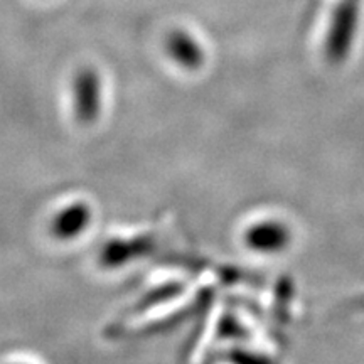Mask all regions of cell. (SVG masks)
Returning <instances> with one entry per match:
<instances>
[{
  "label": "cell",
  "instance_id": "2",
  "mask_svg": "<svg viewBox=\"0 0 364 364\" xmlns=\"http://www.w3.org/2000/svg\"><path fill=\"white\" fill-rule=\"evenodd\" d=\"M102 107V83L97 71L85 70L75 80V112L83 124H91Z\"/></svg>",
  "mask_w": 364,
  "mask_h": 364
},
{
  "label": "cell",
  "instance_id": "1",
  "mask_svg": "<svg viewBox=\"0 0 364 364\" xmlns=\"http://www.w3.org/2000/svg\"><path fill=\"white\" fill-rule=\"evenodd\" d=\"M359 7L356 0H341L332 11L326 38V54L331 61L339 63L348 56L358 31Z\"/></svg>",
  "mask_w": 364,
  "mask_h": 364
},
{
  "label": "cell",
  "instance_id": "5",
  "mask_svg": "<svg viewBox=\"0 0 364 364\" xmlns=\"http://www.w3.org/2000/svg\"><path fill=\"white\" fill-rule=\"evenodd\" d=\"M167 49L171 56L186 68H198L203 61L201 48L186 33H172L167 39Z\"/></svg>",
  "mask_w": 364,
  "mask_h": 364
},
{
  "label": "cell",
  "instance_id": "3",
  "mask_svg": "<svg viewBox=\"0 0 364 364\" xmlns=\"http://www.w3.org/2000/svg\"><path fill=\"white\" fill-rule=\"evenodd\" d=\"M245 241L255 252L275 253L284 250L290 241L287 226L277 221H263L253 225L245 235Z\"/></svg>",
  "mask_w": 364,
  "mask_h": 364
},
{
  "label": "cell",
  "instance_id": "4",
  "mask_svg": "<svg viewBox=\"0 0 364 364\" xmlns=\"http://www.w3.org/2000/svg\"><path fill=\"white\" fill-rule=\"evenodd\" d=\"M90 220L91 211L86 204H73V206H68L61 213H58L51 225V231L59 240L75 238V236L83 233Z\"/></svg>",
  "mask_w": 364,
  "mask_h": 364
}]
</instances>
